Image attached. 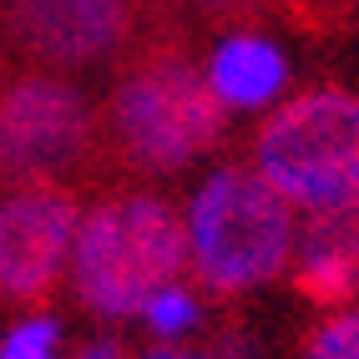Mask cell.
Wrapping results in <instances>:
<instances>
[{
    "mask_svg": "<svg viewBox=\"0 0 359 359\" xmlns=\"http://www.w3.org/2000/svg\"><path fill=\"white\" fill-rule=\"evenodd\" d=\"M157 0H0V56L41 71H91L122 61Z\"/></svg>",
    "mask_w": 359,
    "mask_h": 359,
    "instance_id": "8992f818",
    "label": "cell"
},
{
    "mask_svg": "<svg viewBox=\"0 0 359 359\" xmlns=\"http://www.w3.org/2000/svg\"><path fill=\"white\" fill-rule=\"evenodd\" d=\"M142 314H147V329H157V334H187V329H198L203 304L187 289H162L157 299H147Z\"/></svg>",
    "mask_w": 359,
    "mask_h": 359,
    "instance_id": "7c38bea8",
    "label": "cell"
},
{
    "mask_svg": "<svg viewBox=\"0 0 359 359\" xmlns=\"http://www.w3.org/2000/svg\"><path fill=\"white\" fill-rule=\"evenodd\" d=\"M187 273V218L147 187H102L76 223L71 299L97 319H132Z\"/></svg>",
    "mask_w": 359,
    "mask_h": 359,
    "instance_id": "7a4b0ae2",
    "label": "cell"
},
{
    "mask_svg": "<svg viewBox=\"0 0 359 359\" xmlns=\"http://www.w3.org/2000/svg\"><path fill=\"white\" fill-rule=\"evenodd\" d=\"M61 324L51 314H36V319H20L6 339H0V359H61Z\"/></svg>",
    "mask_w": 359,
    "mask_h": 359,
    "instance_id": "8fae6325",
    "label": "cell"
},
{
    "mask_svg": "<svg viewBox=\"0 0 359 359\" xmlns=\"http://www.w3.org/2000/svg\"><path fill=\"white\" fill-rule=\"evenodd\" d=\"M142 359H223L218 349H177V344H157V349H147Z\"/></svg>",
    "mask_w": 359,
    "mask_h": 359,
    "instance_id": "5bb4252c",
    "label": "cell"
},
{
    "mask_svg": "<svg viewBox=\"0 0 359 359\" xmlns=\"http://www.w3.org/2000/svg\"><path fill=\"white\" fill-rule=\"evenodd\" d=\"M76 359H132V349H127L122 339H102V344H91V349H81Z\"/></svg>",
    "mask_w": 359,
    "mask_h": 359,
    "instance_id": "9a60e30c",
    "label": "cell"
},
{
    "mask_svg": "<svg viewBox=\"0 0 359 359\" xmlns=\"http://www.w3.org/2000/svg\"><path fill=\"white\" fill-rule=\"evenodd\" d=\"M157 11L167 15H198L203 26H233V20H253V15H269V0H157Z\"/></svg>",
    "mask_w": 359,
    "mask_h": 359,
    "instance_id": "4fadbf2b",
    "label": "cell"
},
{
    "mask_svg": "<svg viewBox=\"0 0 359 359\" xmlns=\"http://www.w3.org/2000/svg\"><path fill=\"white\" fill-rule=\"evenodd\" d=\"M107 182L102 107L61 71H0V182Z\"/></svg>",
    "mask_w": 359,
    "mask_h": 359,
    "instance_id": "5b68a950",
    "label": "cell"
},
{
    "mask_svg": "<svg viewBox=\"0 0 359 359\" xmlns=\"http://www.w3.org/2000/svg\"><path fill=\"white\" fill-rule=\"evenodd\" d=\"M289 283H294L299 299L319 304V309H339L359 294V269L334 248H294Z\"/></svg>",
    "mask_w": 359,
    "mask_h": 359,
    "instance_id": "9c48e42d",
    "label": "cell"
},
{
    "mask_svg": "<svg viewBox=\"0 0 359 359\" xmlns=\"http://www.w3.org/2000/svg\"><path fill=\"white\" fill-rule=\"evenodd\" d=\"M253 172L309 212L359 208V97L339 86L299 91L248 137Z\"/></svg>",
    "mask_w": 359,
    "mask_h": 359,
    "instance_id": "277c9868",
    "label": "cell"
},
{
    "mask_svg": "<svg viewBox=\"0 0 359 359\" xmlns=\"http://www.w3.org/2000/svg\"><path fill=\"white\" fill-rule=\"evenodd\" d=\"M228 137V107L193 61L177 15L157 11L102 102V152L111 177H177Z\"/></svg>",
    "mask_w": 359,
    "mask_h": 359,
    "instance_id": "6da1fadb",
    "label": "cell"
},
{
    "mask_svg": "<svg viewBox=\"0 0 359 359\" xmlns=\"http://www.w3.org/2000/svg\"><path fill=\"white\" fill-rule=\"evenodd\" d=\"M81 193L56 177L0 187V309H46L61 289Z\"/></svg>",
    "mask_w": 359,
    "mask_h": 359,
    "instance_id": "52a82bcc",
    "label": "cell"
},
{
    "mask_svg": "<svg viewBox=\"0 0 359 359\" xmlns=\"http://www.w3.org/2000/svg\"><path fill=\"white\" fill-rule=\"evenodd\" d=\"M208 81L223 97V107H263L289 81V61L273 41H263L253 31H233L208 56Z\"/></svg>",
    "mask_w": 359,
    "mask_h": 359,
    "instance_id": "ba28073f",
    "label": "cell"
},
{
    "mask_svg": "<svg viewBox=\"0 0 359 359\" xmlns=\"http://www.w3.org/2000/svg\"><path fill=\"white\" fill-rule=\"evenodd\" d=\"M299 248L294 203L253 167H218L187 212V273L208 299H238L289 273Z\"/></svg>",
    "mask_w": 359,
    "mask_h": 359,
    "instance_id": "3957f363",
    "label": "cell"
},
{
    "mask_svg": "<svg viewBox=\"0 0 359 359\" xmlns=\"http://www.w3.org/2000/svg\"><path fill=\"white\" fill-rule=\"evenodd\" d=\"M304 359H359V309L319 319L304 344Z\"/></svg>",
    "mask_w": 359,
    "mask_h": 359,
    "instance_id": "30bf717a",
    "label": "cell"
}]
</instances>
